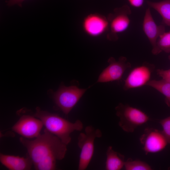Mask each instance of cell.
Masks as SVG:
<instances>
[{
    "label": "cell",
    "instance_id": "5b68a950",
    "mask_svg": "<svg viewBox=\"0 0 170 170\" xmlns=\"http://www.w3.org/2000/svg\"><path fill=\"white\" fill-rule=\"evenodd\" d=\"M87 89L80 88L76 86L61 85L54 94L57 106L65 115H68L82 97Z\"/></svg>",
    "mask_w": 170,
    "mask_h": 170
},
{
    "label": "cell",
    "instance_id": "7402d4cb",
    "mask_svg": "<svg viewBox=\"0 0 170 170\" xmlns=\"http://www.w3.org/2000/svg\"><path fill=\"white\" fill-rule=\"evenodd\" d=\"M25 0H8L7 2V5L9 6L17 4L20 7L22 6V3Z\"/></svg>",
    "mask_w": 170,
    "mask_h": 170
},
{
    "label": "cell",
    "instance_id": "e0dca14e",
    "mask_svg": "<svg viewBox=\"0 0 170 170\" xmlns=\"http://www.w3.org/2000/svg\"><path fill=\"white\" fill-rule=\"evenodd\" d=\"M158 54L162 51L170 53V31L162 34L156 42Z\"/></svg>",
    "mask_w": 170,
    "mask_h": 170
},
{
    "label": "cell",
    "instance_id": "5bb4252c",
    "mask_svg": "<svg viewBox=\"0 0 170 170\" xmlns=\"http://www.w3.org/2000/svg\"><path fill=\"white\" fill-rule=\"evenodd\" d=\"M106 156V170H120L124 166V156L114 150L112 146L108 147Z\"/></svg>",
    "mask_w": 170,
    "mask_h": 170
},
{
    "label": "cell",
    "instance_id": "6da1fadb",
    "mask_svg": "<svg viewBox=\"0 0 170 170\" xmlns=\"http://www.w3.org/2000/svg\"><path fill=\"white\" fill-rule=\"evenodd\" d=\"M20 141L26 148L37 170H55L57 161L64 159L67 151V145L45 128L33 140L22 137Z\"/></svg>",
    "mask_w": 170,
    "mask_h": 170
},
{
    "label": "cell",
    "instance_id": "ffe728a7",
    "mask_svg": "<svg viewBox=\"0 0 170 170\" xmlns=\"http://www.w3.org/2000/svg\"><path fill=\"white\" fill-rule=\"evenodd\" d=\"M156 73L162 79L170 83V69L168 70L158 69L156 70Z\"/></svg>",
    "mask_w": 170,
    "mask_h": 170
},
{
    "label": "cell",
    "instance_id": "603a6c76",
    "mask_svg": "<svg viewBox=\"0 0 170 170\" xmlns=\"http://www.w3.org/2000/svg\"><path fill=\"white\" fill-rule=\"evenodd\" d=\"M168 59H169V60H170V55H169L168 56Z\"/></svg>",
    "mask_w": 170,
    "mask_h": 170
},
{
    "label": "cell",
    "instance_id": "277c9868",
    "mask_svg": "<svg viewBox=\"0 0 170 170\" xmlns=\"http://www.w3.org/2000/svg\"><path fill=\"white\" fill-rule=\"evenodd\" d=\"M102 136L99 129L90 125L86 126L85 132L80 133L77 139V145L81 150L78 170H84L87 168L93 156L95 140Z\"/></svg>",
    "mask_w": 170,
    "mask_h": 170
},
{
    "label": "cell",
    "instance_id": "8992f818",
    "mask_svg": "<svg viewBox=\"0 0 170 170\" xmlns=\"http://www.w3.org/2000/svg\"><path fill=\"white\" fill-rule=\"evenodd\" d=\"M140 141L146 155L162 151L168 143L162 131L153 128H145Z\"/></svg>",
    "mask_w": 170,
    "mask_h": 170
},
{
    "label": "cell",
    "instance_id": "ac0fdd59",
    "mask_svg": "<svg viewBox=\"0 0 170 170\" xmlns=\"http://www.w3.org/2000/svg\"><path fill=\"white\" fill-rule=\"evenodd\" d=\"M124 166L126 170H150L151 167L145 162L139 160L128 159L125 161Z\"/></svg>",
    "mask_w": 170,
    "mask_h": 170
},
{
    "label": "cell",
    "instance_id": "d6986e66",
    "mask_svg": "<svg viewBox=\"0 0 170 170\" xmlns=\"http://www.w3.org/2000/svg\"><path fill=\"white\" fill-rule=\"evenodd\" d=\"M162 128V133L168 143L170 144V116L159 120Z\"/></svg>",
    "mask_w": 170,
    "mask_h": 170
},
{
    "label": "cell",
    "instance_id": "3957f363",
    "mask_svg": "<svg viewBox=\"0 0 170 170\" xmlns=\"http://www.w3.org/2000/svg\"><path fill=\"white\" fill-rule=\"evenodd\" d=\"M119 118L118 125L125 132L132 133L138 127L150 120L148 116L141 110L128 104L119 103L115 107Z\"/></svg>",
    "mask_w": 170,
    "mask_h": 170
},
{
    "label": "cell",
    "instance_id": "7a4b0ae2",
    "mask_svg": "<svg viewBox=\"0 0 170 170\" xmlns=\"http://www.w3.org/2000/svg\"><path fill=\"white\" fill-rule=\"evenodd\" d=\"M34 116L40 119L48 131L59 138L67 145L71 141V133L80 131L83 128V124L79 120L72 122L56 114L36 108Z\"/></svg>",
    "mask_w": 170,
    "mask_h": 170
},
{
    "label": "cell",
    "instance_id": "8fae6325",
    "mask_svg": "<svg viewBox=\"0 0 170 170\" xmlns=\"http://www.w3.org/2000/svg\"><path fill=\"white\" fill-rule=\"evenodd\" d=\"M131 14V9L127 5L115 9L110 25L111 33L114 37H116L117 34L124 32L128 28L130 23L129 16Z\"/></svg>",
    "mask_w": 170,
    "mask_h": 170
},
{
    "label": "cell",
    "instance_id": "7c38bea8",
    "mask_svg": "<svg viewBox=\"0 0 170 170\" xmlns=\"http://www.w3.org/2000/svg\"><path fill=\"white\" fill-rule=\"evenodd\" d=\"M109 23L105 17L96 14H90L84 19L83 29L85 32L92 37H97L108 29Z\"/></svg>",
    "mask_w": 170,
    "mask_h": 170
},
{
    "label": "cell",
    "instance_id": "52a82bcc",
    "mask_svg": "<svg viewBox=\"0 0 170 170\" xmlns=\"http://www.w3.org/2000/svg\"><path fill=\"white\" fill-rule=\"evenodd\" d=\"M43 126L39 118L24 115L12 127V130L22 137L29 139L36 138L40 134Z\"/></svg>",
    "mask_w": 170,
    "mask_h": 170
},
{
    "label": "cell",
    "instance_id": "2e32d148",
    "mask_svg": "<svg viewBox=\"0 0 170 170\" xmlns=\"http://www.w3.org/2000/svg\"><path fill=\"white\" fill-rule=\"evenodd\" d=\"M146 85L154 88L163 94L165 97V102L170 108V83L162 79L150 80Z\"/></svg>",
    "mask_w": 170,
    "mask_h": 170
},
{
    "label": "cell",
    "instance_id": "9a60e30c",
    "mask_svg": "<svg viewBox=\"0 0 170 170\" xmlns=\"http://www.w3.org/2000/svg\"><path fill=\"white\" fill-rule=\"evenodd\" d=\"M149 7L156 11L161 15L162 22L170 27V0H163L158 2L147 1Z\"/></svg>",
    "mask_w": 170,
    "mask_h": 170
},
{
    "label": "cell",
    "instance_id": "ba28073f",
    "mask_svg": "<svg viewBox=\"0 0 170 170\" xmlns=\"http://www.w3.org/2000/svg\"><path fill=\"white\" fill-rule=\"evenodd\" d=\"M109 65L100 73L97 82H106L119 80L121 79L125 71L131 67L125 57H120L116 61L113 57L108 60Z\"/></svg>",
    "mask_w": 170,
    "mask_h": 170
},
{
    "label": "cell",
    "instance_id": "44dd1931",
    "mask_svg": "<svg viewBox=\"0 0 170 170\" xmlns=\"http://www.w3.org/2000/svg\"><path fill=\"white\" fill-rule=\"evenodd\" d=\"M130 4L135 8L141 7L144 2V0H128Z\"/></svg>",
    "mask_w": 170,
    "mask_h": 170
},
{
    "label": "cell",
    "instance_id": "30bf717a",
    "mask_svg": "<svg viewBox=\"0 0 170 170\" xmlns=\"http://www.w3.org/2000/svg\"><path fill=\"white\" fill-rule=\"evenodd\" d=\"M142 27L144 33L152 46V53L154 55H157V41L159 37L165 32V28L163 25H158L156 24L152 17L150 7L145 11Z\"/></svg>",
    "mask_w": 170,
    "mask_h": 170
},
{
    "label": "cell",
    "instance_id": "4fadbf2b",
    "mask_svg": "<svg viewBox=\"0 0 170 170\" xmlns=\"http://www.w3.org/2000/svg\"><path fill=\"white\" fill-rule=\"evenodd\" d=\"M27 155L25 157L0 153V161L10 170H29L31 169L33 164L30 157Z\"/></svg>",
    "mask_w": 170,
    "mask_h": 170
},
{
    "label": "cell",
    "instance_id": "9c48e42d",
    "mask_svg": "<svg viewBox=\"0 0 170 170\" xmlns=\"http://www.w3.org/2000/svg\"><path fill=\"white\" fill-rule=\"evenodd\" d=\"M152 65L145 64L133 68L125 81V90L138 88L146 85L150 81Z\"/></svg>",
    "mask_w": 170,
    "mask_h": 170
}]
</instances>
